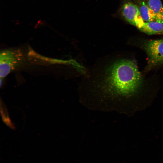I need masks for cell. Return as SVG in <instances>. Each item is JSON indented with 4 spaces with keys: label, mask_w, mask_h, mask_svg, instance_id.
Listing matches in <instances>:
<instances>
[{
    "label": "cell",
    "mask_w": 163,
    "mask_h": 163,
    "mask_svg": "<svg viewBox=\"0 0 163 163\" xmlns=\"http://www.w3.org/2000/svg\"><path fill=\"white\" fill-rule=\"evenodd\" d=\"M106 72L102 88L105 92L111 95H133L142 84L140 73L132 60L123 59L116 61L108 67Z\"/></svg>",
    "instance_id": "1"
},
{
    "label": "cell",
    "mask_w": 163,
    "mask_h": 163,
    "mask_svg": "<svg viewBox=\"0 0 163 163\" xmlns=\"http://www.w3.org/2000/svg\"><path fill=\"white\" fill-rule=\"evenodd\" d=\"M26 57L23 51L19 49H5L0 53V76L2 78L12 71L23 65Z\"/></svg>",
    "instance_id": "2"
},
{
    "label": "cell",
    "mask_w": 163,
    "mask_h": 163,
    "mask_svg": "<svg viewBox=\"0 0 163 163\" xmlns=\"http://www.w3.org/2000/svg\"><path fill=\"white\" fill-rule=\"evenodd\" d=\"M113 15L114 17L122 18L138 29L144 22L138 5L130 0H122L119 9Z\"/></svg>",
    "instance_id": "3"
},
{
    "label": "cell",
    "mask_w": 163,
    "mask_h": 163,
    "mask_svg": "<svg viewBox=\"0 0 163 163\" xmlns=\"http://www.w3.org/2000/svg\"><path fill=\"white\" fill-rule=\"evenodd\" d=\"M144 47L148 56L149 67L163 64V39L147 40Z\"/></svg>",
    "instance_id": "4"
},
{
    "label": "cell",
    "mask_w": 163,
    "mask_h": 163,
    "mask_svg": "<svg viewBox=\"0 0 163 163\" xmlns=\"http://www.w3.org/2000/svg\"><path fill=\"white\" fill-rule=\"evenodd\" d=\"M139 29L149 35L163 34V22L157 21L144 22Z\"/></svg>",
    "instance_id": "5"
},
{
    "label": "cell",
    "mask_w": 163,
    "mask_h": 163,
    "mask_svg": "<svg viewBox=\"0 0 163 163\" xmlns=\"http://www.w3.org/2000/svg\"><path fill=\"white\" fill-rule=\"evenodd\" d=\"M140 15L144 22L157 21L156 16L146 2L141 1L138 5Z\"/></svg>",
    "instance_id": "6"
},
{
    "label": "cell",
    "mask_w": 163,
    "mask_h": 163,
    "mask_svg": "<svg viewBox=\"0 0 163 163\" xmlns=\"http://www.w3.org/2000/svg\"><path fill=\"white\" fill-rule=\"evenodd\" d=\"M146 3L155 14L157 21L163 22V5L160 0H148Z\"/></svg>",
    "instance_id": "7"
}]
</instances>
